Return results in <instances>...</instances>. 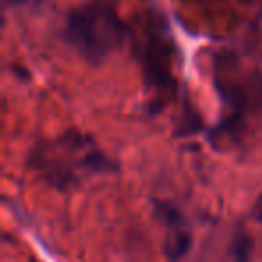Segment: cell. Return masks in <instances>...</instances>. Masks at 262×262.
I'll return each instance as SVG.
<instances>
[{
	"instance_id": "cell-2",
	"label": "cell",
	"mask_w": 262,
	"mask_h": 262,
	"mask_svg": "<svg viewBox=\"0 0 262 262\" xmlns=\"http://www.w3.org/2000/svg\"><path fill=\"white\" fill-rule=\"evenodd\" d=\"M69 36L86 58L106 56L120 40V27L115 15L106 8H83L69 20Z\"/></svg>"
},
{
	"instance_id": "cell-1",
	"label": "cell",
	"mask_w": 262,
	"mask_h": 262,
	"mask_svg": "<svg viewBox=\"0 0 262 262\" xmlns=\"http://www.w3.org/2000/svg\"><path fill=\"white\" fill-rule=\"evenodd\" d=\"M101 151L88 140V137L69 133L52 142L38 146L31 155V164L51 183L65 187L76 183L88 172L102 169Z\"/></svg>"
},
{
	"instance_id": "cell-3",
	"label": "cell",
	"mask_w": 262,
	"mask_h": 262,
	"mask_svg": "<svg viewBox=\"0 0 262 262\" xmlns=\"http://www.w3.org/2000/svg\"><path fill=\"white\" fill-rule=\"evenodd\" d=\"M257 214H258V219L262 221V200L258 201V205H257Z\"/></svg>"
}]
</instances>
